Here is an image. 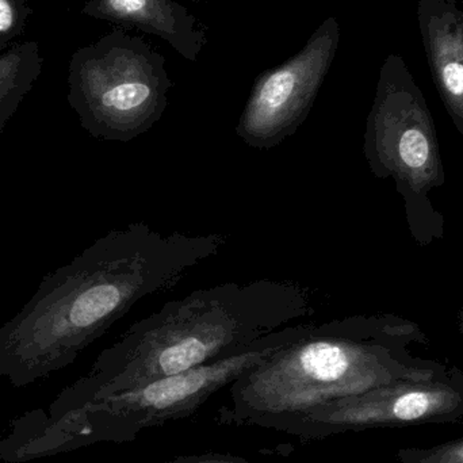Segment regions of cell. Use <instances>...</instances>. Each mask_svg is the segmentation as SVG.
<instances>
[{
  "mask_svg": "<svg viewBox=\"0 0 463 463\" xmlns=\"http://www.w3.org/2000/svg\"><path fill=\"white\" fill-rule=\"evenodd\" d=\"M163 463H250L241 457L230 454L206 453L198 456H181Z\"/></svg>",
  "mask_w": 463,
  "mask_h": 463,
  "instance_id": "cell-13",
  "label": "cell"
},
{
  "mask_svg": "<svg viewBox=\"0 0 463 463\" xmlns=\"http://www.w3.org/2000/svg\"><path fill=\"white\" fill-rule=\"evenodd\" d=\"M16 22L13 0H0V34L11 32Z\"/></svg>",
  "mask_w": 463,
  "mask_h": 463,
  "instance_id": "cell-14",
  "label": "cell"
},
{
  "mask_svg": "<svg viewBox=\"0 0 463 463\" xmlns=\"http://www.w3.org/2000/svg\"><path fill=\"white\" fill-rule=\"evenodd\" d=\"M227 244L222 233L162 234L132 222L43 278L0 326V378L24 388L72 364L138 301L170 290Z\"/></svg>",
  "mask_w": 463,
  "mask_h": 463,
  "instance_id": "cell-1",
  "label": "cell"
},
{
  "mask_svg": "<svg viewBox=\"0 0 463 463\" xmlns=\"http://www.w3.org/2000/svg\"><path fill=\"white\" fill-rule=\"evenodd\" d=\"M171 89L165 56L143 38L116 30L78 52L68 99L90 136L125 144L162 119Z\"/></svg>",
  "mask_w": 463,
  "mask_h": 463,
  "instance_id": "cell-5",
  "label": "cell"
},
{
  "mask_svg": "<svg viewBox=\"0 0 463 463\" xmlns=\"http://www.w3.org/2000/svg\"><path fill=\"white\" fill-rule=\"evenodd\" d=\"M310 328L312 324L285 326L211 364L67 412L30 411L11 421L10 430L0 438V459L22 463L97 443L133 442L144 430L194 415L217 392L280 348L301 339Z\"/></svg>",
  "mask_w": 463,
  "mask_h": 463,
  "instance_id": "cell-4",
  "label": "cell"
},
{
  "mask_svg": "<svg viewBox=\"0 0 463 463\" xmlns=\"http://www.w3.org/2000/svg\"><path fill=\"white\" fill-rule=\"evenodd\" d=\"M37 70V62L24 59V48L0 56V133L32 89Z\"/></svg>",
  "mask_w": 463,
  "mask_h": 463,
  "instance_id": "cell-11",
  "label": "cell"
},
{
  "mask_svg": "<svg viewBox=\"0 0 463 463\" xmlns=\"http://www.w3.org/2000/svg\"><path fill=\"white\" fill-rule=\"evenodd\" d=\"M391 331L374 318L313 326L301 339L264 359L230 386L220 421L277 431L283 423L326 402L402 381L437 380L450 370L405 358Z\"/></svg>",
  "mask_w": 463,
  "mask_h": 463,
  "instance_id": "cell-3",
  "label": "cell"
},
{
  "mask_svg": "<svg viewBox=\"0 0 463 463\" xmlns=\"http://www.w3.org/2000/svg\"><path fill=\"white\" fill-rule=\"evenodd\" d=\"M397 458L402 463H463V438L430 449H402Z\"/></svg>",
  "mask_w": 463,
  "mask_h": 463,
  "instance_id": "cell-12",
  "label": "cell"
},
{
  "mask_svg": "<svg viewBox=\"0 0 463 463\" xmlns=\"http://www.w3.org/2000/svg\"><path fill=\"white\" fill-rule=\"evenodd\" d=\"M313 312L309 291L293 280L198 288L130 326L43 411L67 412L211 364Z\"/></svg>",
  "mask_w": 463,
  "mask_h": 463,
  "instance_id": "cell-2",
  "label": "cell"
},
{
  "mask_svg": "<svg viewBox=\"0 0 463 463\" xmlns=\"http://www.w3.org/2000/svg\"><path fill=\"white\" fill-rule=\"evenodd\" d=\"M339 43V22L329 16L301 51L256 78L236 127L237 137L245 146L269 151L301 128L328 75Z\"/></svg>",
  "mask_w": 463,
  "mask_h": 463,
  "instance_id": "cell-8",
  "label": "cell"
},
{
  "mask_svg": "<svg viewBox=\"0 0 463 463\" xmlns=\"http://www.w3.org/2000/svg\"><path fill=\"white\" fill-rule=\"evenodd\" d=\"M364 154L381 178L424 194L443 182L434 119L400 54L386 57L367 117Z\"/></svg>",
  "mask_w": 463,
  "mask_h": 463,
  "instance_id": "cell-6",
  "label": "cell"
},
{
  "mask_svg": "<svg viewBox=\"0 0 463 463\" xmlns=\"http://www.w3.org/2000/svg\"><path fill=\"white\" fill-rule=\"evenodd\" d=\"M463 419V374L420 383H391L313 408L283 423L278 432L301 440L324 439L372 429L457 423Z\"/></svg>",
  "mask_w": 463,
  "mask_h": 463,
  "instance_id": "cell-7",
  "label": "cell"
},
{
  "mask_svg": "<svg viewBox=\"0 0 463 463\" xmlns=\"http://www.w3.org/2000/svg\"><path fill=\"white\" fill-rule=\"evenodd\" d=\"M84 13L128 29H137L170 43L182 57L197 62L208 43L189 8L174 0H92Z\"/></svg>",
  "mask_w": 463,
  "mask_h": 463,
  "instance_id": "cell-10",
  "label": "cell"
},
{
  "mask_svg": "<svg viewBox=\"0 0 463 463\" xmlns=\"http://www.w3.org/2000/svg\"><path fill=\"white\" fill-rule=\"evenodd\" d=\"M418 21L435 86L463 137V8L458 0H418Z\"/></svg>",
  "mask_w": 463,
  "mask_h": 463,
  "instance_id": "cell-9",
  "label": "cell"
}]
</instances>
